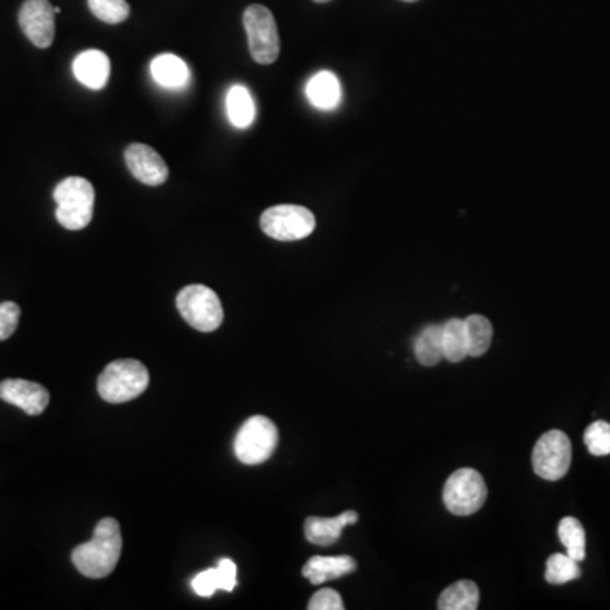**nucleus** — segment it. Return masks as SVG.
I'll list each match as a JSON object with an SVG mask.
<instances>
[{
    "mask_svg": "<svg viewBox=\"0 0 610 610\" xmlns=\"http://www.w3.org/2000/svg\"><path fill=\"white\" fill-rule=\"evenodd\" d=\"M122 536L119 522L106 517L97 524L94 538L73 549L72 561L78 572L87 578L109 577L121 558Z\"/></svg>",
    "mask_w": 610,
    "mask_h": 610,
    "instance_id": "obj_1",
    "label": "nucleus"
},
{
    "mask_svg": "<svg viewBox=\"0 0 610 610\" xmlns=\"http://www.w3.org/2000/svg\"><path fill=\"white\" fill-rule=\"evenodd\" d=\"M56 219L68 231H80L89 226L94 217V185L84 177H68L56 185L53 192Z\"/></svg>",
    "mask_w": 610,
    "mask_h": 610,
    "instance_id": "obj_2",
    "label": "nucleus"
},
{
    "mask_svg": "<svg viewBox=\"0 0 610 610\" xmlns=\"http://www.w3.org/2000/svg\"><path fill=\"white\" fill-rule=\"evenodd\" d=\"M150 385V373L141 361L116 360L100 373L97 389L102 399L111 404H124L143 394Z\"/></svg>",
    "mask_w": 610,
    "mask_h": 610,
    "instance_id": "obj_3",
    "label": "nucleus"
},
{
    "mask_svg": "<svg viewBox=\"0 0 610 610\" xmlns=\"http://www.w3.org/2000/svg\"><path fill=\"white\" fill-rule=\"evenodd\" d=\"M177 309L185 322L200 333L216 331L224 319L221 300L206 285H189L180 290Z\"/></svg>",
    "mask_w": 610,
    "mask_h": 610,
    "instance_id": "obj_4",
    "label": "nucleus"
},
{
    "mask_svg": "<svg viewBox=\"0 0 610 610\" xmlns=\"http://www.w3.org/2000/svg\"><path fill=\"white\" fill-rule=\"evenodd\" d=\"M277 444L275 422L265 416H253L239 429L234 439V453L244 465H261L272 458Z\"/></svg>",
    "mask_w": 610,
    "mask_h": 610,
    "instance_id": "obj_5",
    "label": "nucleus"
},
{
    "mask_svg": "<svg viewBox=\"0 0 610 610\" xmlns=\"http://www.w3.org/2000/svg\"><path fill=\"white\" fill-rule=\"evenodd\" d=\"M244 29L253 60L260 65H272L280 55V36L272 11L253 4L243 14Z\"/></svg>",
    "mask_w": 610,
    "mask_h": 610,
    "instance_id": "obj_6",
    "label": "nucleus"
},
{
    "mask_svg": "<svg viewBox=\"0 0 610 610\" xmlns=\"http://www.w3.org/2000/svg\"><path fill=\"white\" fill-rule=\"evenodd\" d=\"M487 495L485 480L473 468L456 470L444 483V505L455 516H472L480 511Z\"/></svg>",
    "mask_w": 610,
    "mask_h": 610,
    "instance_id": "obj_7",
    "label": "nucleus"
},
{
    "mask_svg": "<svg viewBox=\"0 0 610 610\" xmlns=\"http://www.w3.org/2000/svg\"><path fill=\"white\" fill-rule=\"evenodd\" d=\"M263 233L277 241H299L316 229V216L307 207L282 204L261 214Z\"/></svg>",
    "mask_w": 610,
    "mask_h": 610,
    "instance_id": "obj_8",
    "label": "nucleus"
},
{
    "mask_svg": "<svg viewBox=\"0 0 610 610\" xmlns=\"http://www.w3.org/2000/svg\"><path fill=\"white\" fill-rule=\"evenodd\" d=\"M572 465V443L563 431L553 429L538 439L533 451V468L538 477L556 482Z\"/></svg>",
    "mask_w": 610,
    "mask_h": 610,
    "instance_id": "obj_9",
    "label": "nucleus"
},
{
    "mask_svg": "<svg viewBox=\"0 0 610 610\" xmlns=\"http://www.w3.org/2000/svg\"><path fill=\"white\" fill-rule=\"evenodd\" d=\"M55 7L50 0H26L19 11V26L36 48H50L55 39Z\"/></svg>",
    "mask_w": 610,
    "mask_h": 610,
    "instance_id": "obj_10",
    "label": "nucleus"
},
{
    "mask_svg": "<svg viewBox=\"0 0 610 610\" xmlns=\"http://www.w3.org/2000/svg\"><path fill=\"white\" fill-rule=\"evenodd\" d=\"M124 160L128 170L136 180L150 187H158L167 182L168 167L160 153L151 146L134 143L124 151Z\"/></svg>",
    "mask_w": 610,
    "mask_h": 610,
    "instance_id": "obj_11",
    "label": "nucleus"
},
{
    "mask_svg": "<svg viewBox=\"0 0 610 610\" xmlns=\"http://www.w3.org/2000/svg\"><path fill=\"white\" fill-rule=\"evenodd\" d=\"M0 399L16 405L28 416H39L50 404V392L36 382L23 378H7L0 382Z\"/></svg>",
    "mask_w": 610,
    "mask_h": 610,
    "instance_id": "obj_12",
    "label": "nucleus"
},
{
    "mask_svg": "<svg viewBox=\"0 0 610 610\" xmlns=\"http://www.w3.org/2000/svg\"><path fill=\"white\" fill-rule=\"evenodd\" d=\"M73 73L90 90H102L111 78V60L100 50H87L73 61Z\"/></svg>",
    "mask_w": 610,
    "mask_h": 610,
    "instance_id": "obj_13",
    "label": "nucleus"
},
{
    "mask_svg": "<svg viewBox=\"0 0 610 610\" xmlns=\"http://www.w3.org/2000/svg\"><path fill=\"white\" fill-rule=\"evenodd\" d=\"M358 514L355 511H346L336 517H309L305 521V538L317 546H331L341 538L346 526L356 524Z\"/></svg>",
    "mask_w": 610,
    "mask_h": 610,
    "instance_id": "obj_14",
    "label": "nucleus"
},
{
    "mask_svg": "<svg viewBox=\"0 0 610 610\" xmlns=\"http://www.w3.org/2000/svg\"><path fill=\"white\" fill-rule=\"evenodd\" d=\"M355 570L356 561L351 556H312L302 568V575L312 585H322L329 580L350 575Z\"/></svg>",
    "mask_w": 610,
    "mask_h": 610,
    "instance_id": "obj_15",
    "label": "nucleus"
},
{
    "mask_svg": "<svg viewBox=\"0 0 610 610\" xmlns=\"http://www.w3.org/2000/svg\"><path fill=\"white\" fill-rule=\"evenodd\" d=\"M150 68L156 84H160L165 89H183L185 85L189 84V67L177 55H170V53L158 55L155 60L151 61Z\"/></svg>",
    "mask_w": 610,
    "mask_h": 610,
    "instance_id": "obj_16",
    "label": "nucleus"
},
{
    "mask_svg": "<svg viewBox=\"0 0 610 610\" xmlns=\"http://www.w3.org/2000/svg\"><path fill=\"white\" fill-rule=\"evenodd\" d=\"M307 97L321 111H333L341 102V84L331 72H319L307 84Z\"/></svg>",
    "mask_w": 610,
    "mask_h": 610,
    "instance_id": "obj_17",
    "label": "nucleus"
},
{
    "mask_svg": "<svg viewBox=\"0 0 610 610\" xmlns=\"http://www.w3.org/2000/svg\"><path fill=\"white\" fill-rule=\"evenodd\" d=\"M414 353L421 365L434 366L444 360L443 324H429L417 334Z\"/></svg>",
    "mask_w": 610,
    "mask_h": 610,
    "instance_id": "obj_18",
    "label": "nucleus"
},
{
    "mask_svg": "<svg viewBox=\"0 0 610 610\" xmlns=\"http://www.w3.org/2000/svg\"><path fill=\"white\" fill-rule=\"evenodd\" d=\"M480 590L472 580H460L446 588L438 600L439 610H477Z\"/></svg>",
    "mask_w": 610,
    "mask_h": 610,
    "instance_id": "obj_19",
    "label": "nucleus"
},
{
    "mask_svg": "<svg viewBox=\"0 0 610 610\" xmlns=\"http://www.w3.org/2000/svg\"><path fill=\"white\" fill-rule=\"evenodd\" d=\"M228 117L234 128H250L256 117L255 102L251 97L250 90L244 85H234L228 92Z\"/></svg>",
    "mask_w": 610,
    "mask_h": 610,
    "instance_id": "obj_20",
    "label": "nucleus"
},
{
    "mask_svg": "<svg viewBox=\"0 0 610 610\" xmlns=\"http://www.w3.org/2000/svg\"><path fill=\"white\" fill-rule=\"evenodd\" d=\"M463 321H465L466 339H468V356L480 358L487 353L492 344V338H494L492 322L480 314H473Z\"/></svg>",
    "mask_w": 610,
    "mask_h": 610,
    "instance_id": "obj_21",
    "label": "nucleus"
},
{
    "mask_svg": "<svg viewBox=\"0 0 610 610\" xmlns=\"http://www.w3.org/2000/svg\"><path fill=\"white\" fill-rule=\"evenodd\" d=\"M444 360L460 363L468 356V339H466L465 321L450 319L443 324Z\"/></svg>",
    "mask_w": 610,
    "mask_h": 610,
    "instance_id": "obj_22",
    "label": "nucleus"
},
{
    "mask_svg": "<svg viewBox=\"0 0 610 610\" xmlns=\"http://www.w3.org/2000/svg\"><path fill=\"white\" fill-rule=\"evenodd\" d=\"M558 536L566 548V555L572 556L573 560L582 563L585 560V531L582 522L575 517H565L561 519L558 526Z\"/></svg>",
    "mask_w": 610,
    "mask_h": 610,
    "instance_id": "obj_23",
    "label": "nucleus"
},
{
    "mask_svg": "<svg viewBox=\"0 0 610 610\" xmlns=\"http://www.w3.org/2000/svg\"><path fill=\"white\" fill-rule=\"evenodd\" d=\"M580 566L578 561L573 560L572 556L556 555L549 556L546 563V582L551 585H563V583L572 582L580 577Z\"/></svg>",
    "mask_w": 610,
    "mask_h": 610,
    "instance_id": "obj_24",
    "label": "nucleus"
},
{
    "mask_svg": "<svg viewBox=\"0 0 610 610\" xmlns=\"http://www.w3.org/2000/svg\"><path fill=\"white\" fill-rule=\"evenodd\" d=\"M89 9L99 21L106 24H121L131 12L128 0H89Z\"/></svg>",
    "mask_w": 610,
    "mask_h": 610,
    "instance_id": "obj_25",
    "label": "nucleus"
},
{
    "mask_svg": "<svg viewBox=\"0 0 610 610\" xmlns=\"http://www.w3.org/2000/svg\"><path fill=\"white\" fill-rule=\"evenodd\" d=\"M583 441L590 455H610V424L605 421H597L587 427L583 434Z\"/></svg>",
    "mask_w": 610,
    "mask_h": 610,
    "instance_id": "obj_26",
    "label": "nucleus"
},
{
    "mask_svg": "<svg viewBox=\"0 0 610 610\" xmlns=\"http://www.w3.org/2000/svg\"><path fill=\"white\" fill-rule=\"evenodd\" d=\"M21 319V309L16 302H2L0 304V341H6L16 333L17 324Z\"/></svg>",
    "mask_w": 610,
    "mask_h": 610,
    "instance_id": "obj_27",
    "label": "nucleus"
},
{
    "mask_svg": "<svg viewBox=\"0 0 610 610\" xmlns=\"http://www.w3.org/2000/svg\"><path fill=\"white\" fill-rule=\"evenodd\" d=\"M307 607H309V610H343L344 604L341 595L336 590L324 588V590H319L312 595L311 602Z\"/></svg>",
    "mask_w": 610,
    "mask_h": 610,
    "instance_id": "obj_28",
    "label": "nucleus"
},
{
    "mask_svg": "<svg viewBox=\"0 0 610 610\" xmlns=\"http://www.w3.org/2000/svg\"><path fill=\"white\" fill-rule=\"evenodd\" d=\"M192 588L200 597H212L216 594V590H221L219 587V577H217V568H209L206 572L199 573L192 580Z\"/></svg>",
    "mask_w": 610,
    "mask_h": 610,
    "instance_id": "obj_29",
    "label": "nucleus"
},
{
    "mask_svg": "<svg viewBox=\"0 0 610 610\" xmlns=\"http://www.w3.org/2000/svg\"><path fill=\"white\" fill-rule=\"evenodd\" d=\"M216 568L221 590L233 592L236 585H238V568L234 565V561L224 558V560L219 561V565Z\"/></svg>",
    "mask_w": 610,
    "mask_h": 610,
    "instance_id": "obj_30",
    "label": "nucleus"
},
{
    "mask_svg": "<svg viewBox=\"0 0 610 610\" xmlns=\"http://www.w3.org/2000/svg\"><path fill=\"white\" fill-rule=\"evenodd\" d=\"M317 4H326V2H331V0H314Z\"/></svg>",
    "mask_w": 610,
    "mask_h": 610,
    "instance_id": "obj_31",
    "label": "nucleus"
},
{
    "mask_svg": "<svg viewBox=\"0 0 610 610\" xmlns=\"http://www.w3.org/2000/svg\"><path fill=\"white\" fill-rule=\"evenodd\" d=\"M404 2H417V0H404Z\"/></svg>",
    "mask_w": 610,
    "mask_h": 610,
    "instance_id": "obj_32",
    "label": "nucleus"
}]
</instances>
